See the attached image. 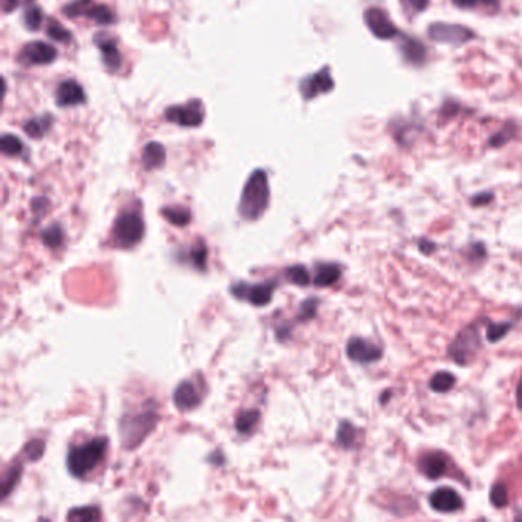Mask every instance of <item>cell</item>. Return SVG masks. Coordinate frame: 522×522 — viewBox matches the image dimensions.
I'll list each match as a JSON object with an SVG mask.
<instances>
[{"label":"cell","instance_id":"cell-44","mask_svg":"<svg viewBox=\"0 0 522 522\" xmlns=\"http://www.w3.org/2000/svg\"><path fill=\"white\" fill-rule=\"evenodd\" d=\"M491 195H480V196H475L473 198V204L475 205H481V204H486L489 201H491Z\"/></svg>","mask_w":522,"mask_h":522},{"label":"cell","instance_id":"cell-10","mask_svg":"<svg viewBox=\"0 0 522 522\" xmlns=\"http://www.w3.org/2000/svg\"><path fill=\"white\" fill-rule=\"evenodd\" d=\"M347 354L356 363H374L383 357V349L360 337H352L347 345Z\"/></svg>","mask_w":522,"mask_h":522},{"label":"cell","instance_id":"cell-2","mask_svg":"<svg viewBox=\"0 0 522 522\" xmlns=\"http://www.w3.org/2000/svg\"><path fill=\"white\" fill-rule=\"evenodd\" d=\"M107 449L106 438H94L86 443L72 447L66 458V464L72 476L85 478L103 461Z\"/></svg>","mask_w":522,"mask_h":522},{"label":"cell","instance_id":"cell-40","mask_svg":"<svg viewBox=\"0 0 522 522\" xmlns=\"http://www.w3.org/2000/svg\"><path fill=\"white\" fill-rule=\"evenodd\" d=\"M452 2L457 6H460V8H472V6H478V5H486V6L496 5L498 0H452Z\"/></svg>","mask_w":522,"mask_h":522},{"label":"cell","instance_id":"cell-35","mask_svg":"<svg viewBox=\"0 0 522 522\" xmlns=\"http://www.w3.org/2000/svg\"><path fill=\"white\" fill-rule=\"evenodd\" d=\"M510 328H512V325H510L509 322H504V323H490L489 328H487V333H486L487 340L490 343L499 342L507 333H509Z\"/></svg>","mask_w":522,"mask_h":522},{"label":"cell","instance_id":"cell-39","mask_svg":"<svg viewBox=\"0 0 522 522\" xmlns=\"http://www.w3.org/2000/svg\"><path fill=\"white\" fill-rule=\"evenodd\" d=\"M317 305H319V300L317 299H308L305 300V302L300 305L299 308V314H297V319L299 320H310L313 319L315 315V311H317Z\"/></svg>","mask_w":522,"mask_h":522},{"label":"cell","instance_id":"cell-6","mask_svg":"<svg viewBox=\"0 0 522 522\" xmlns=\"http://www.w3.org/2000/svg\"><path fill=\"white\" fill-rule=\"evenodd\" d=\"M275 290H276L275 281H267L262 284L238 282L232 285V288H230L234 297L247 300L248 304H252L254 306L268 305L271 302V299H273Z\"/></svg>","mask_w":522,"mask_h":522},{"label":"cell","instance_id":"cell-32","mask_svg":"<svg viewBox=\"0 0 522 522\" xmlns=\"http://www.w3.org/2000/svg\"><path fill=\"white\" fill-rule=\"evenodd\" d=\"M46 34L51 37L53 40H57V42H63V43H69L72 35L71 33L68 31V29L63 28L60 24H58L57 20L51 19L49 24H48V29H46Z\"/></svg>","mask_w":522,"mask_h":522},{"label":"cell","instance_id":"cell-8","mask_svg":"<svg viewBox=\"0 0 522 522\" xmlns=\"http://www.w3.org/2000/svg\"><path fill=\"white\" fill-rule=\"evenodd\" d=\"M428 34L432 40L440 43H449V45H462L473 39V33L462 25L452 24H432L428 29Z\"/></svg>","mask_w":522,"mask_h":522},{"label":"cell","instance_id":"cell-29","mask_svg":"<svg viewBox=\"0 0 522 522\" xmlns=\"http://www.w3.org/2000/svg\"><path fill=\"white\" fill-rule=\"evenodd\" d=\"M69 521L78 522H92L101 519V512L97 507H80V509H72L68 513Z\"/></svg>","mask_w":522,"mask_h":522},{"label":"cell","instance_id":"cell-25","mask_svg":"<svg viewBox=\"0 0 522 522\" xmlns=\"http://www.w3.org/2000/svg\"><path fill=\"white\" fill-rule=\"evenodd\" d=\"M455 383H457V380H455V377L452 376L451 372L441 371V372H437L435 376L430 379L429 386H430L433 392L444 394L447 391H451Z\"/></svg>","mask_w":522,"mask_h":522},{"label":"cell","instance_id":"cell-11","mask_svg":"<svg viewBox=\"0 0 522 522\" xmlns=\"http://www.w3.org/2000/svg\"><path fill=\"white\" fill-rule=\"evenodd\" d=\"M333 87L334 80L331 77L329 69L323 68L322 71L313 73L311 77L302 80V83H300V92H302L304 98L311 100L314 97H317V95L333 91Z\"/></svg>","mask_w":522,"mask_h":522},{"label":"cell","instance_id":"cell-5","mask_svg":"<svg viewBox=\"0 0 522 522\" xmlns=\"http://www.w3.org/2000/svg\"><path fill=\"white\" fill-rule=\"evenodd\" d=\"M481 349V336L476 327L469 325L461 329L449 347V356L458 365H467Z\"/></svg>","mask_w":522,"mask_h":522},{"label":"cell","instance_id":"cell-9","mask_svg":"<svg viewBox=\"0 0 522 522\" xmlns=\"http://www.w3.org/2000/svg\"><path fill=\"white\" fill-rule=\"evenodd\" d=\"M365 24L369 28V31L380 40H389L400 35L399 29L395 28L388 14L383 10L376 8V6L365 11Z\"/></svg>","mask_w":522,"mask_h":522},{"label":"cell","instance_id":"cell-30","mask_svg":"<svg viewBox=\"0 0 522 522\" xmlns=\"http://www.w3.org/2000/svg\"><path fill=\"white\" fill-rule=\"evenodd\" d=\"M286 279H288L290 282L299 285V286H306L308 284L311 282L310 271H308L302 266H293V267L286 270Z\"/></svg>","mask_w":522,"mask_h":522},{"label":"cell","instance_id":"cell-4","mask_svg":"<svg viewBox=\"0 0 522 522\" xmlns=\"http://www.w3.org/2000/svg\"><path fill=\"white\" fill-rule=\"evenodd\" d=\"M144 236V223L135 210H124L114 224V239L123 248L137 245Z\"/></svg>","mask_w":522,"mask_h":522},{"label":"cell","instance_id":"cell-7","mask_svg":"<svg viewBox=\"0 0 522 522\" xmlns=\"http://www.w3.org/2000/svg\"><path fill=\"white\" fill-rule=\"evenodd\" d=\"M166 120L182 128H196L204 120V107L200 100H192L186 106H173L166 110Z\"/></svg>","mask_w":522,"mask_h":522},{"label":"cell","instance_id":"cell-20","mask_svg":"<svg viewBox=\"0 0 522 522\" xmlns=\"http://www.w3.org/2000/svg\"><path fill=\"white\" fill-rule=\"evenodd\" d=\"M98 46L101 51V57L103 62H105L106 68L110 71H116L120 68L121 64V57L119 49H116V45L114 40H100Z\"/></svg>","mask_w":522,"mask_h":522},{"label":"cell","instance_id":"cell-27","mask_svg":"<svg viewBox=\"0 0 522 522\" xmlns=\"http://www.w3.org/2000/svg\"><path fill=\"white\" fill-rule=\"evenodd\" d=\"M94 2L92 0H73L69 5H66L63 8V14L66 17H80V16H89L92 10Z\"/></svg>","mask_w":522,"mask_h":522},{"label":"cell","instance_id":"cell-34","mask_svg":"<svg viewBox=\"0 0 522 522\" xmlns=\"http://www.w3.org/2000/svg\"><path fill=\"white\" fill-rule=\"evenodd\" d=\"M490 503L495 507H498V509H503V507L509 504V494H507V487L503 482H498L494 487H491Z\"/></svg>","mask_w":522,"mask_h":522},{"label":"cell","instance_id":"cell-21","mask_svg":"<svg viewBox=\"0 0 522 522\" xmlns=\"http://www.w3.org/2000/svg\"><path fill=\"white\" fill-rule=\"evenodd\" d=\"M261 418V414L257 409H248V410H244V412H241L238 417H236V421H234V426H236V430L239 433H250L254 428L257 421H259Z\"/></svg>","mask_w":522,"mask_h":522},{"label":"cell","instance_id":"cell-16","mask_svg":"<svg viewBox=\"0 0 522 522\" xmlns=\"http://www.w3.org/2000/svg\"><path fill=\"white\" fill-rule=\"evenodd\" d=\"M86 101L85 92L77 82L73 80H66L57 89V105L68 107V106H77L83 105Z\"/></svg>","mask_w":522,"mask_h":522},{"label":"cell","instance_id":"cell-41","mask_svg":"<svg viewBox=\"0 0 522 522\" xmlns=\"http://www.w3.org/2000/svg\"><path fill=\"white\" fill-rule=\"evenodd\" d=\"M406 3L412 8L414 11H423L426 6H428L429 0H406Z\"/></svg>","mask_w":522,"mask_h":522},{"label":"cell","instance_id":"cell-3","mask_svg":"<svg viewBox=\"0 0 522 522\" xmlns=\"http://www.w3.org/2000/svg\"><path fill=\"white\" fill-rule=\"evenodd\" d=\"M157 423L158 414L153 409H144L137 414H124L120 421L121 444L128 451L135 449L157 428Z\"/></svg>","mask_w":522,"mask_h":522},{"label":"cell","instance_id":"cell-26","mask_svg":"<svg viewBox=\"0 0 522 522\" xmlns=\"http://www.w3.org/2000/svg\"><path fill=\"white\" fill-rule=\"evenodd\" d=\"M21 476V466L20 464H14L11 466L6 472L3 473L2 478V499L8 498V495L16 487V484L19 482Z\"/></svg>","mask_w":522,"mask_h":522},{"label":"cell","instance_id":"cell-45","mask_svg":"<svg viewBox=\"0 0 522 522\" xmlns=\"http://www.w3.org/2000/svg\"><path fill=\"white\" fill-rule=\"evenodd\" d=\"M516 400H518V406H519V409H522V377H521V380H519L518 389H516Z\"/></svg>","mask_w":522,"mask_h":522},{"label":"cell","instance_id":"cell-22","mask_svg":"<svg viewBox=\"0 0 522 522\" xmlns=\"http://www.w3.org/2000/svg\"><path fill=\"white\" fill-rule=\"evenodd\" d=\"M51 121H53V119H51V116H48V115L40 116V119H33L25 124L24 130L26 132L28 137H31L34 139L42 138L49 130Z\"/></svg>","mask_w":522,"mask_h":522},{"label":"cell","instance_id":"cell-13","mask_svg":"<svg viewBox=\"0 0 522 522\" xmlns=\"http://www.w3.org/2000/svg\"><path fill=\"white\" fill-rule=\"evenodd\" d=\"M429 504L433 510L440 513H453L462 507V499L453 489L441 487L432 491L429 496Z\"/></svg>","mask_w":522,"mask_h":522},{"label":"cell","instance_id":"cell-33","mask_svg":"<svg viewBox=\"0 0 522 522\" xmlns=\"http://www.w3.org/2000/svg\"><path fill=\"white\" fill-rule=\"evenodd\" d=\"M0 147H2V152L5 155H19L24 150V144H21L20 139L16 135H10L5 134L2 137V141H0Z\"/></svg>","mask_w":522,"mask_h":522},{"label":"cell","instance_id":"cell-1","mask_svg":"<svg viewBox=\"0 0 522 522\" xmlns=\"http://www.w3.org/2000/svg\"><path fill=\"white\" fill-rule=\"evenodd\" d=\"M268 201L270 187L267 175L263 171H256L250 176L244 190H242L239 215L244 219L254 220L267 210Z\"/></svg>","mask_w":522,"mask_h":522},{"label":"cell","instance_id":"cell-24","mask_svg":"<svg viewBox=\"0 0 522 522\" xmlns=\"http://www.w3.org/2000/svg\"><path fill=\"white\" fill-rule=\"evenodd\" d=\"M161 213H163V216L168 223L176 227H186L190 223V219H192L190 211L184 207H164Z\"/></svg>","mask_w":522,"mask_h":522},{"label":"cell","instance_id":"cell-15","mask_svg":"<svg viewBox=\"0 0 522 522\" xmlns=\"http://www.w3.org/2000/svg\"><path fill=\"white\" fill-rule=\"evenodd\" d=\"M418 467L423 475L429 480H438L447 470V457L443 452H429L424 453L418 462Z\"/></svg>","mask_w":522,"mask_h":522},{"label":"cell","instance_id":"cell-42","mask_svg":"<svg viewBox=\"0 0 522 522\" xmlns=\"http://www.w3.org/2000/svg\"><path fill=\"white\" fill-rule=\"evenodd\" d=\"M418 247H420V250H421V252H423L424 254H430V253L433 252V250H435V248H437L435 245H433V244H432V242L426 241V239H423V241L420 242V245H418Z\"/></svg>","mask_w":522,"mask_h":522},{"label":"cell","instance_id":"cell-31","mask_svg":"<svg viewBox=\"0 0 522 522\" xmlns=\"http://www.w3.org/2000/svg\"><path fill=\"white\" fill-rule=\"evenodd\" d=\"M89 19H92L94 21H97V24L100 25H109L112 24V21L115 20L114 17V12L110 11L107 6L105 5H95L92 6V10L89 12V16H87Z\"/></svg>","mask_w":522,"mask_h":522},{"label":"cell","instance_id":"cell-12","mask_svg":"<svg viewBox=\"0 0 522 522\" xmlns=\"http://www.w3.org/2000/svg\"><path fill=\"white\" fill-rule=\"evenodd\" d=\"M57 58V51L54 46L45 42H33L21 49L20 60L26 64H48Z\"/></svg>","mask_w":522,"mask_h":522},{"label":"cell","instance_id":"cell-46","mask_svg":"<svg viewBox=\"0 0 522 522\" xmlns=\"http://www.w3.org/2000/svg\"><path fill=\"white\" fill-rule=\"evenodd\" d=\"M26 2H33V0H26Z\"/></svg>","mask_w":522,"mask_h":522},{"label":"cell","instance_id":"cell-36","mask_svg":"<svg viewBox=\"0 0 522 522\" xmlns=\"http://www.w3.org/2000/svg\"><path fill=\"white\" fill-rule=\"evenodd\" d=\"M43 452H45V441H43V440H31L24 447L25 457L33 462L37 461V460H40Z\"/></svg>","mask_w":522,"mask_h":522},{"label":"cell","instance_id":"cell-23","mask_svg":"<svg viewBox=\"0 0 522 522\" xmlns=\"http://www.w3.org/2000/svg\"><path fill=\"white\" fill-rule=\"evenodd\" d=\"M357 440V429L349 421H342L339 429H337V443L343 449H351L356 444Z\"/></svg>","mask_w":522,"mask_h":522},{"label":"cell","instance_id":"cell-37","mask_svg":"<svg viewBox=\"0 0 522 522\" xmlns=\"http://www.w3.org/2000/svg\"><path fill=\"white\" fill-rule=\"evenodd\" d=\"M189 254H190V259H192V263L196 268H200V270L205 268V263H207V247H205L202 242L190 248Z\"/></svg>","mask_w":522,"mask_h":522},{"label":"cell","instance_id":"cell-18","mask_svg":"<svg viewBox=\"0 0 522 522\" xmlns=\"http://www.w3.org/2000/svg\"><path fill=\"white\" fill-rule=\"evenodd\" d=\"M166 161V150L163 144L159 143H149L143 150V166L146 171H153L164 164Z\"/></svg>","mask_w":522,"mask_h":522},{"label":"cell","instance_id":"cell-43","mask_svg":"<svg viewBox=\"0 0 522 522\" xmlns=\"http://www.w3.org/2000/svg\"><path fill=\"white\" fill-rule=\"evenodd\" d=\"M19 5V0H3V12H11L16 10Z\"/></svg>","mask_w":522,"mask_h":522},{"label":"cell","instance_id":"cell-19","mask_svg":"<svg viewBox=\"0 0 522 522\" xmlns=\"http://www.w3.org/2000/svg\"><path fill=\"white\" fill-rule=\"evenodd\" d=\"M342 276L340 267H337L336 263H320L315 268L314 276V285L315 286H331L339 281Z\"/></svg>","mask_w":522,"mask_h":522},{"label":"cell","instance_id":"cell-38","mask_svg":"<svg viewBox=\"0 0 522 522\" xmlns=\"http://www.w3.org/2000/svg\"><path fill=\"white\" fill-rule=\"evenodd\" d=\"M42 21H43V14H42V10L37 8V6H33V8H29L25 14V25L26 28L29 29V31H37L42 26Z\"/></svg>","mask_w":522,"mask_h":522},{"label":"cell","instance_id":"cell-28","mask_svg":"<svg viewBox=\"0 0 522 522\" xmlns=\"http://www.w3.org/2000/svg\"><path fill=\"white\" fill-rule=\"evenodd\" d=\"M63 239H64L63 229L58 224L48 227V229L43 230V233H42L43 244H45L49 248H53V250H57L58 247H60L63 244Z\"/></svg>","mask_w":522,"mask_h":522},{"label":"cell","instance_id":"cell-14","mask_svg":"<svg viewBox=\"0 0 522 522\" xmlns=\"http://www.w3.org/2000/svg\"><path fill=\"white\" fill-rule=\"evenodd\" d=\"M173 403L180 410H192L201 403V395L193 381L186 380L176 386L173 392Z\"/></svg>","mask_w":522,"mask_h":522},{"label":"cell","instance_id":"cell-17","mask_svg":"<svg viewBox=\"0 0 522 522\" xmlns=\"http://www.w3.org/2000/svg\"><path fill=\"white\" fill-rule=\"evenodd\" d=\"M400 53L404 57V60L412 64H423L428 55V51L421 42H418L415 37L401 35L399 40Z\"/></svg>","mask_w":522,"mask_h":522}]
</instances>
